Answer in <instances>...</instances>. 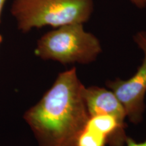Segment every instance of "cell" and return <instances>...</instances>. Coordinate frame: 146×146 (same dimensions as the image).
Here are the masks:
<instances>
[{
    "mask_svg": "<svg viewBox=\"0 0 146 146\" xmlns=\"http://www.w3.org/2000/svg\"><path fill=\"white\" fill-rule=\"evenodd\" d=\"M83 98L89 116L111 115L126 124L127 114L125 108L112 91L96 86L85 87Z\"/></svg>",
    "mask_w": 146,
    "mask_h": 146,
    "instance_id": "5b68a950",
    "label": "cell"
},
{
    "mask_svg": "<svg viewBox=\"0 0 146 146\" xmlns=\"http://www.w3.org/2000/svg\"><path fill=\"white\" fill-rule=\"evenodd\" d=\"M6 2V0H0V23L1 21V16H2L3 8L4 7L5 3Z\"/></svg>",
    "mask_w": 146,
    "mask_h": 146,
    "instance_id": "30bf717a",
    "label": "cell"
},
{
    "mask_svg": "<svg viewBox=\"0 0 146 146\" xmlns=\"http://www.w3.org/2000/svg\"><path fill=\"white\" fill-rule=\"evenodd\" d=\"M84 88L75 68L60 72L41 100L26 111L23 118L38 146H75L89 118Z\"/></svg>",
    "mask_w": 146,
    "mask_h": 146,
    "instance_id": "6da1fadb",
    "label": "cell"
},
{
    "mask_svg": "<svg viewBox=\"0 0 146 146\" xmlns=\"http://www.w3.org/2000/svg\"><path fill=\"white\" fill-rule=\"evenodd\" d=\"M87 125L98 131L107 139L110 146H124L127 137L125 133L127 125L111 115L98 114L89 116Z\"/></svg>",
    "mask_w": 146,
    "mask_h": 146,
    "instance_id": "8992f818",
    "label": "cell"
},
{
    "mask_svg": "<svg viewBox=\"0 0 146 146\" xmlns=\"http://www.w3.org/2000/svg\"><path fill=\"white\" fill-rule=\"evenodd\" d=\"M106 138L98 132L85 125L79 133L76 140L75 146H106Z\"/></svg>",
    "mask_w": 146,
    "mask_h": 146,
    "instance_id": "52a82bcc",
    "label": "cell"
},
{
    "mask_svg": "<svg viewBox=\"0 0 146 146\" xmlns=\"http://www.w3.org/2000/svg\"><path fill=\"white\" fill-rule=\"evenodd\" d=\"M143 54L141 64L130 78L123 81L119 78L107 82L106 85L117 97L125 108L127 117L131 123L138 124L143 120L145 110L146 94V31L137 32L133 37Z\"/></svg>",
    "mask_w": 146,
    "mask_h": 146,
    "instance_id": "277c9868",
    "label": "cell"
},
{
    "mask_svg": "<svg viewBox=\"0 0 146 146\" xmlns=\"http://www.w3.org/2000/svg\"><path fill=\"white\" fill-rule=\"evenodd\" d=\"M102 52L99 39L85 30L83 24L64 25L48 31L37 41L36 56L62 64L93 62Z\"/></svg>",
    "mask_w": 146,
    "mask_h": 146,
    "instance_id": "3957f363",
    "label": "cell"
},
{
    "mask_svg": "<svg viewBox=\"0 0 146 146\" xmlns=\"http://www.w3.org/2000/svg\"><path fill=\"white\" fill-rule=\"evenodd\" d=\"M94 0H14L10 8L19 31L85 24L94 12Z\"/></svg>",
    "mask_w": 146,
    "mask_h": 146,
    "instance_id": "7a4b0ae2",
    "label": "cell"
},
{
    "mask_svg": "<svg viewBox=\"0 0 146 146\" xmlns=\"http://www.w3.org/2000/svg\"><path fill=\"white\" fill-rule=\"evenodd\" d=\"M132 4L139 9L146 8V0H129Z\"/></svg>",
    "mask_w": 146,
    "mask_h": 146,
    "instance_id": "9c48e42d",
    "label": "cell"
},
{
    "mask_svg": "<svg viewBox=\"0 0 146 146\" xmlns=\"http://www.w3.org/2000/svg\"><path fill=\"white\" fill-rule=\"evenodd\" d=\"M2 41H3V37H2V36L0 35V45H1V42H2Z\"/></svg>",
    "mask_w": 146,
    "mask_h": 146,
    "instance_id": "8fae6325",
    "label": "cell"
},
{
    "mask_svg": "<svg viewBox=\"0 0 146 146\" xmlns=\"http://www.w3.org/2000/svg\"><path fill=\"white\" fill-rule=\"evenodd\" d=\"M125 144L127 146H146V139L142 142H137L133 139L127 137Z\"/></svg>",
    "mask_w": 146,
    "mask_h": 146,
    "instance_id": "ba28073f",
    "label": "cell"
}]
</instances>
